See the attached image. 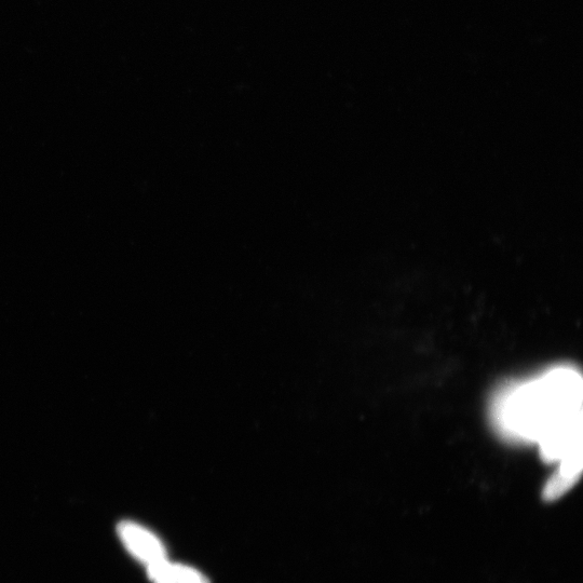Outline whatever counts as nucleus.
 <instances>
[{
  "label": "nucleus",
  "instance_id": "7ed1b4c3",
  "mask_svg": "<svg viewBox=\"0 0 583 583\" xmlns=\"http://www.w3.org/2000/svg\"><path fill=\"white\" fill-rule=\"evenodd\" d=\"M582 472V446L567 453L560 460V467L549 480L542 497L546 501L561 498L577 483Z\"/></svg>",
  "mask_w": 583,
  "mask_h": 583
},
{
  "label": "nucleus",
  "instance_id": "20e7f679",
  "mask_svg": "<svg viewBox=\"0 0 583 583\" xmlns=\"http://www.w3.org/2000/svg\"><path fill=\"white\" fill-rule=\"evenodd\" d=\"M147 573L154 583H210L209 579L195 568L174 564L168 559L147 566Z\"/></svg>",
  "mask_w": 583,
  "mask_h": 583
},
{
  "label": "nucleus",
  "instance_id": "f257e3e1",
  "mask_svg": "<svg viewBox=\"0 0 583 583\" xmlns=\"http://www.w3.org/2000/svg\"><path fill=\"white\" fill-rule=\"evenodd\" d=\"M494 418L509 438L537 442L542 459L560 462L582 446V379L571 368H557L505 390L496 399Z\"/></svg>",
  "mask_w": 583,
  "mask_h": 583
},
{
  "label": "nucleus",
  "instance_id": "f03ea898",
  "mask_svg": "<svg viewBox=\"0 0 583 583\" xmlns=\"http://www.w3.org/2000/svg\"><path fill=\"white\" fill-rule=\"evenodd\" d=\"M118 534L134 557L147 566L167 560L164 544L145 527L134 522H122L118 526Z\"/></svg>",
  "mask_w": 583,
  "mask_h": 583
}]
</instances>
